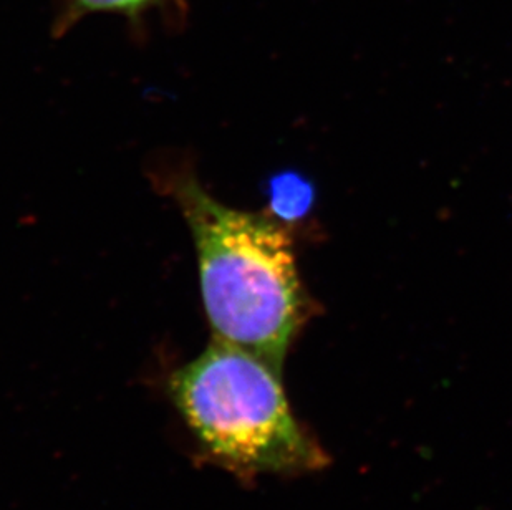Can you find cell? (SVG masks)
Masks as SVG:
<instances>
[{
	"instance_id": "277c9868",
	"label": "cell",
	"mask_w": 512,
	"mask_h": 510,
	"mask_svg": "<svg viewBox=\"0 0 512 510\" xmlns=\"http://www.w3.org/2000/svg\"><path fill=\"white\" fill-rule=\"evenodd\" d=\"M174 0H62V12L58 15V30H67L85 15L118 14L130 20H138L150 10L165 7Z\"/></svg>"
},
{
	"instance_id": "6da1fadb",
	"label": "cell",
	"mask_w": 512,
	"mask_h": 510,
	"mask_svg": "<svg viewBox=\"0 0 512 510\" xmlns=\"http://www.w3.org/2000/svg\"><path fill=\"white\" fill-rule=\"evenodd\" d=\"M176 199L193 232L214 340L281 371L309 313L289 234L269 217L219 204L193 178L176 186Z\"/></svg>"
},
{
	"instance_id": "3957f363",
	"label": "cell",
	"mask_w": 512,
	"mask_h": 510,
	"mask_svg": "<svg viewBox=\"0 0 512 510\" xmlns=\"http://www.w3.org/2000/svg\"><path fill=\"white\" fill-rule=\"evenodd\" d=\"M269 207L279 221L297 222L307 216L314 204L315 191L312 183L297 173L276 174L269 181Z\"/></svg>"
},
{
	"instance_id": "7a4b0ae2",
	"label": "cell",
	"mask_w": 512,
	"mask_h": 510,
	"mask_svg": "<svg viewBox=\"0 0 512 510\" xmlns=\"http://www.w3.org/2000/svg\"><path fill=\"white\" fill-rule=\"evenodd\" d=\"M171 400L204 453L241 476L305 474L327 464L295 418L281 371L214 340L174 371Z\"/></svg>"
}]
</instances>
